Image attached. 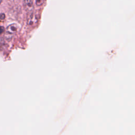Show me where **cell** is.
Masks as SVG:
<instances>
[{"label":"cell","mask_w":135,"mask_h":135,"mask_svg":"<svg viewBox=\"0 0 135 135\" xmlns=\"http://www.w3.org/2000/svg\"><path fill=\"white\" fill-rule=\"evenodd\" d=\"M2 1H3V0H0V4H1V3H2Z\"/></svg>","instance_id":"cell-7"},{"label":"cell","mask_w":135,"mask_h":135,"mask_svg":"<svg viewBox=\"0 0 135 135\" xmlns=\"http://www.w3.org/2000/svg\"><path fill=\"white\" fill-rule=\"evenodd\" d=\"M44 2V0H35L36 5L38 6H41Z\"/></svg>","instance_id":"cell-4"},{"label":"cell","mask_w":135,"mask_h":135,"mask_svg":"<svg viewBox=\"0 0 135 135\" xmlns=\"http://www.w3.org/2000/svg\"><path fill=\"white\" fill-rule=\"evenodd\" d=\"M38 20L36 15L33 12L30 13L27 17V24L28 25H35L37 23Z\"/></svg>","instance_id":"cell-1"},{"label":"cell","mask_w":135,"mask_h":135,"mask_svg":"<svg viewBox=\"0 0 135 135\" xmlns=\"http://www.w3.org/2000/svg\"><path fill=\"white\" fill-rule=\"evenodd\" d=\"M5 14H0V18L2 20H4L5 18Z\"/></svg>","instance_id":"cell-6"},{"label":"cell","mask_w":135,"mask_h":135,"mask_svg":"<svg viewBox=\"0 0 135 135\" xmlns=\"http://www.w3.org/2000/svg\"><path fill=\"white\" fill-rule=\"evenodd\" d=\"M24 6L25 9L30 12L33 10V4L32 0H24Z\"/></svg>","instance_id":"cell-3"},{"label":"cell","mask_w":135,"mask_h":135,"mask_svg":"<svg viewBox=\"0 0 135 135\" xmlns=\"http://www.w3.org/2000/svg\"><path fill=\"white\" fill-rule=\"evenodd\" d=\"M4 27L2 26H0V34H2L4 32Z\"/></svg>","instance_id":"cell-5"},{"label":"cell","mask_w":135,"mask_h":135,"mask_svg":"<svg viewBox=\"0 0 135 135\" xmlns=\"http://www.w3.org/2000/svg\"><path fill=\"white\" fill-rule=\"evenodd\" d=\"M17 30V26L16 24H12L8 25L6 28V33L12 35L15 34Z\"/></svg>","instance_id":"cell-2"}]
</instances>
